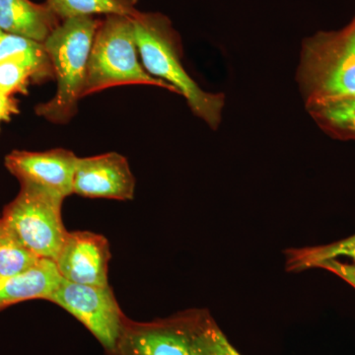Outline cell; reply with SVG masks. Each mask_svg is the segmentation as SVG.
<instances>
[{
  "mask_svg": "<svg viewBox=\"0 0 355 355\" xmlns=\"http://www.w3.org/2000/svg\"><path fill=\"white\" fill-rule=\"evenodd\" d=\"M132 22L137 50L146 71L176 88L196 116L212 130L218 128L225 96L202 90L189 76L182 62L181 39L171 21L162 14L139 12Z\"/></svg>",
  "mask_w": 355,
  "mask_h": 355,
  "instance_id": "6da1fadb",
  "label": "cell"
},
{
  "mask_svg": "<svg viewBox=\"0 0 355 355\" xmlns=\"http://www.w3.org/2000/svg\"><path fill=\"white\" fill-rule=\"evenodd\" d=\"M296 80L307 111L355 98V17L302 42Z\"/></svg>",
  "mask_w": 355,
  "mask_h": 355,
  "instance_id": "7a4b0ae2",
  "label": "cell"
},
{
  "mask_svg": "<svg viewBox=\"0 0 355 355\" xmlns=\"http://www.w3.org/2000/svg\"><path fill=\"white\" fill-rule=\"evenodd\" d=\"M100 25L91 16L69 18L44 42L53 62L58 90L53 99L37 107L39 116L55 123H65L73 118L83 97L89 55Z\"/></svg>",
  "mask_w": 355,
  "mask_h": 355,
  "instance_id": "3957f363",
  "label": "cell"
},
{
  "mask_svg": "<svg viewBox=\"0 0 355 355\" xmlns=\"http://www.w3.org/2000/svg\"><path fill=\"white\" fill-rule=\"evenodd\" d=\"M132 17L108 15L96 32L90 55L83 97L114 86L142 84L179 91L149 74L140 64Z\"/></svg>",
  "mask_w": 355,
  "mask_h": 355,
  "instance_id": "277c9868",
  "label": "cell"
},
{
  "mask_svg": "<svg viewBox=\"0 0 355 355\" xmlns=\"http://www.w3.org/2000/svg\"><path fill=\"white\" fill-rule=\"evenodd\" d=\"M64 200L34 184H21L1 218L40 259L55 261L69 233L62 218Z\"/></svg>",
  "mask_w": 355,
  "mask_h": 355,
  "instance_id": "5b68a950",
  "label": "cell"
},
{
  "mask_svg": "<svg viewBox=\"0 0 355 355\" xmlns=\"http://www.w3.org/2000/svg\"><path fill=\"white\" fill-rule=\"evenodd\" d=\"M48 301L78 320L106 352L114 349L128 319L110 286H85L62 279Z\"/></svg>",
  "mask_w": 355,
  "mask_h": 355,
  "instance_id": "8992f818",
  "label": "cell"
},
{
  "mask_svg": "<svg viewBox=\"0 0 355 355\" xmlns=\"http://www.w3.org/2000/svg\"><path fill=\"white\" fill-rule=\"evenodd\" d=\"M106 355H193L191 311L164 319H127L118 342Z\"/></svg>",
  "mask_w": 355,
  "mask_h": 355,
  "instance_id": "52a82bcc",
  "label": "cell"
},
{
  "mask_svg": "<svg viewBox=\"0 0 355 355\" xmlns=\"http://www.w3.org/2000/svg\"><path fill=\"white\" fill-rule=\"evenodd\" d=\"M78 157L67 149L46 153L14 150L6 156V166L20 184H30L62 198L72 193Z\"/></svg>",
  "mask_w": 355,
  "mask_h": 355,
  "instance_id": "ba28073f",
  "label": "cell"
},
{
  "mask_svg": "<svg viewBox=\"0 0 355 355\" xmlns=\"http://www.w3.org/2000/svg\"><path fill=\"white\" fill-rule=\"evenodd\" d=\"M108 240L88 231L67 233L55 265L62 279L85 286H109Z\"/></svg>",
  "mask_w": 355,
  "mask_h": 355,
  "instance_id": "9c48e42d",
  "label": "cell"
},
{
  "mask_svg": "<svg viewBox=\"0 0 355 355\" xmlns=\"http://www.w3.org/2000/svg\"><path fill=\"white\" fill-rule=\"evenodd\" d=\"M135 180L127 158L110 153L78 158L72 193L91 198L130 200L135 196Z\"/></svg>",
  "mask_w": 355,
  "mask_h": 355,
  "instance_id": "30bf717a",
  "label": "cell"
},
{
  "mask_svg": "<svg viewBox=\"0 0 355 355\" xmlns=\"http://www.w3.org/2000/svg\"><path fill=\"white\" fill-rule=\"evenodd\" d=\"M60 17L48 4L30 0H0V30L44 44L60 25Z\"/></svg>",
  "mask_w": 355,
  "mask_h": 355,
  "instance_id": "8fae6325",
  "label": "cell"
},
{
  "mask_svg": "<svg viewBox=\"0 0 355 355\" xmlns=\"http://www.w3.org/2000/svg\"><path fill=\"white\" fill-rule=\"evenodd\" d=\"M62 279L57 265L51 260H42L21 275L0 277V311L23 301L48 300Z\"/></svg>",
  "mask_w": 355,
  "mask_h": 355,
  "instance_id": "7c38bea8",
  "label": "cell"
},
{
  "mask_svg": "<svg viewBox=\"0 0 355 355\" xmlns=\"http://www.w3.org/2000/svg\"><path fill=\"white\" fill-rule=\"evenodd\" d=\"M12 60L32 72L35 83L55 78V70L44 44L4 33L0 41V60Z\"/></svg>",
  "mask_w": 355,
  "mask_h": 355,
  "instance_id": "4fadbf2b",
  "label": "cell"
},
{
  "mask_svg": "<svg viewBox=\"0 0 355 355\" xmlns=\"http://www.w3.org/2000/svg\"><path fill=\"white\" fill-rule=\"evenodd\" d=\"M193 355H242L207 309H190Z\"/></svg>",
  "mask_w": 355,
  "mask_h": 355,
  "instance_id": "5bb4252c",
  "label": "cell"
},
{
  "mask_svg": "<svg viewBox=\"0 0 355 355\" xmlns=\"http://www.w3.org/2000/svg\"><path fill=\"white\" fill-rule=\"evenodd\" d=\"M347 257L355 261V234L322 246L294 248L286 251L287 272H300L316 268L324 261Z\"/></svg>",
  "mask_w": 355,
  "mask_h": 355,
  "instance_id": "9a60e30c",
  "label": "cell"
},
{
  "mask_svg": "<svg viewBox=\"0 0 355 355\" xmlns=\"http://www.w3.org/2000/svg\"><path fill=\"white\" fill-rule=\"evenodd\" d=\"M137 0H48L46 4L60 19L84 17L95 14L123 15L135 17L139 11L135 9Z\"/></svg>",
  "mask_w": 355,
  "mask_h": 355,
  "instance_id": "2e32d148",
  "label": "cell"
},
{
  "mask_svg": "<svg viewBox=\"0 0 355 355\" xmlns=\"http://www.w3.org/2000/svg\"><path fill=\"white\" fill-rule=\"evenodd\" d=\"M42 260L0 218V277H14L28 272Z\"/></svg>",
  "mask_w": 355,
  "mask_h": 355,
  "instance_id": "e0dca14e",
  "label": "cell"
},
{
  "mask_svg": "<svg viewBox=\"0 0 355 355\" xmlns=\"http://www.w3.org/2000/svg\"><path fill=\"white\" fill-rule=\"evenodd\" d=\"M324 132L340 139H355V98L308 111Z\"/></svg>",
  "mask_w": 355,
  "mask_h": 355,
  "instance_id": "ac0fdd59",
  "label": "cell"
},
{
  "mask_svg": "<svg viewBox=\"0 0 355 355\" xmlns=\"http://www.w3.org/2000/svg\"><path fill=\"white\" fill-rule=\"evenodd\" d=\"M34 83L32 72L12 60H0V92L13 96L27 94L28 86Z\"/></svg>",
  "mask_w": 355,
  "mask_h": 355,
  "instance_id": "d6986e66",
  "label": "cell"
},
{
  "mask_svg": "<svg viewBox=\"0 0 355 355\" xmlns=\"http://www.w3.org/2000/svg\"><path fill=\"white\" fill-rule=\"evenodd\" d=\"M315 268L328 270L355 288V265L343 263L338 259H335V260H328L320 263Z\"/></svg>",
  "mask_w": 355,
  "mask_h": 355,
  "instance_id": "ffe728a7",
  "label": "cell"
},
{
  "mask_svg": "<svg viewBox=\"0 0 355 355\" xmlns=\"http://www.w3.org/2000/svg\"><path fill=\"white\" fill-rule=\"evenodd\" d=\"M19 113L18 101L12 96L0 92V123L10 120L12 114Z\"/></svg>",
  "mask_w": 355,
  "mask_h": 355,
  "instance_id": "44dd1931",
  "label": "cell"
},
{
  "mask_svg": "<svg viewBox=\"0 0 355 355\" xmlns=\"http://www.w3.org/2000/svg\"><path fill=\"white\" fill-rule=\"evenodd\" d=\"M3 34H4V33L2 32L1 30H0V41H1L2 36H3Z\"/></svg>",
  "mask_w": 355,
  "mask_h": 355,
  "instance_id": "7402d4cb",
  "label": "cell"
}]
</instances>
